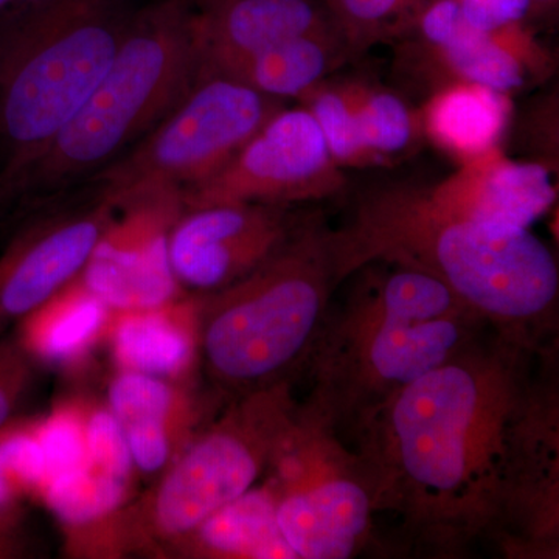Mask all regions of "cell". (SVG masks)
Instances as JSON below:
<instances>
[{
    "mask_svg": "<svg viewBox=\"0 0 559 559\" xmlns=\"http://www.w3.org/2000/svg\"><path fill=\"white\" fill-rule=\"evenodd\" d=\"M463 17L477 31L496 33L524 24L532 16L530 0H457Z\"/></svg>",
    "mask_w": 559,
    "mask_h": 559,
    "instance_id": "obj_30",
    "label": "cell"
},
{
    "mask_svg": "<svg viewBox=\"0 0 559 559\" xmlns=\"http://www.w3.org/2000/svg\"><path fill=\"white\" fill-rule=\"evenodd\" d=\"M22 498L20 489L10 479L7 471L0 465V516L17 520V507Z\"/></svg>",
    "mask_w": 559,
    "mask_h": 559,
    "instance_id": "obj_31",
    "label": "cell"
},
{
    "mask_svg": "<svg viewBox=\"0 0 559 559\" xmlns=\"http://www.w3.org/2000/svg\"><path fill=\"white\" fill-rule=\"evenodd\" d=\"M510 114L509 94L454 83L433 92L419 120L429 140L465 162L498 146Z\"/></svg>",
    "mask_w": 559,
    "mask_h": 559,
    "instance_id": "obj_20",
    "label": "cell"
},
{
    "mask_svg": "<svg viewBox=\"0 0 559 559\" xmlns=\"http://www.w3.org/2000/svg\"><path fill=\"white\" fill-rule=\"evenodd\" d=\"M348 277L356 283L330 308L308 364L307 407L337 433L489 330L428 272L371 261Z\"/></svg>",
    "mask_w": 559,
    "mask_h": 559,
    "instance_id": "obj_3",
    "label": "cell"
},
{
    "mask_svg": "<svg viewBox=\"0 0 559 559\" xmlns=\"http://www.w3.org/2000/svg\"><path fill=\"white\" fill-rule=\"evenodd\" d=\"M116 215L81 282L112 311L148 310L187 296L173 274L168 242L182 215V190L162 186L112 201Z\"/></svg>",
    "mask_w": 559,
    "mask_h": 559,
    "instance_id": "obj_11",
    "label": "cell"
},
{
    "mask_svg": "<svg viewBox=\"0 0 559 559\" xmlns=\"http://www.w3.org/2000/svg\"><path fill=\"white\" fill-rule=\"evenodd\" d=\"M134 11L130 0H35L0 16V209L100 83Z\"/></svg>",
    "mask_w": 559,
    "mask_h": 559,
    "instance_id": "obj_4",
    "label": "cell"
},
{
    "mask_svg": "<svg viewBox=\"0 0 559 559\" xmlns=\"http://www.w3.org/2000/svg\"><path fill=\"white\" fill-rule=\"evenodd\" d=\"M554 352L492 330L409 382L355 429L374 509L440 551L500 540L522 511L558 495Z\"/></svg>",
    "mask_w": 559,
    "mask_h": 559,
    "instance_id": "obj_1",
    "label": "cell"
},
{
    "mask_svg": "<svg viewBox=\"0 0 559 559\" xmlns=\"http://www.w3.org/2000/svg\"><path fill=\"white\" fill-rule=\"evenodd\" d=\"M352 55L401 36L409 27L404 0H322Z\"/></svg>",
    "mask_w": 559,
    "mask_h": 559,
    "instance_id": "obj_25",
    "label": "cell"
},
{
    "mask_svg": "<svg viewBox=\"0 0 559 559\" xmlns=\"http://www.w3.org/2000/svg\"><path fill=\"white\" fill-rule=\"evenodd\" d=\"M105 342L117 370L189 380L200 367L197 296L187 294L148 310L112 311Z\"/></svg>",
    "mask_w": 559,
    "mask_h": 559,
    "instance_id": "obj_17",
    "label": "cell"
},
{
    "mask_svg": "<svg viewBox=\"0 0 559 559\" xmlns=\"http://www.w3.org/2000/svg\"><path fill=\"white\" fill-rule=\"evenodd\" d=\"M352 57L336 28L308 33L260 51L221 76H229L277 100H300Z\"/></svg>",
    "mask_w": 559,
    "mask_h": 559,
    "instance_id": "obj_21",
    "label": "cell"
},
{
    "mask_svg": "<svg viewBox=\"0 0 559 559\" xmlns=\"http://www.w3.org/2000/svg\"><path fill=\"white\" fill-rule=\"evenodd\" d=\"M426 2H428V0H404V7H406L407 16H409V25L412 24V21H414L415 14L421 10V7L425 5Z\"/></svg>",
    "mask_w": 559,
    "mask_h": 559,
    "instance_id": "obj_35",
    "label": "cell"
},
{
    "mask_svg": "<svg viewBox=\"0 0 559 559\" xmlns=\"http://www.w3.org/2000/svg\"><path fill=\"white\" fill-rule=\"evenodd\" d=\"M426 191L437 207L457 218L525 229L557 200L549 167L510 159L499 146L463 162Z\"/></svg>",
    "mask_w": 559,
    "mask_h": 559,
    "instance_id": "obj_16",
    "label": "cell"
},
{
    "mask_svg": "<svg viewBox=\"0 0 559 559\" xmlns=\"http://www.w3.org/2000/svg\"><path fill=\"white\" fill-rule=\"evenodd\" d=\"M559 0H530L532 5V16H546V14L557 13Z\"/></svg>",
    "mask_w": 559,
    "mask_h": 559,
    "instance_id": "obj_33",
    "label": "cell"
},
{
    "mask_svg": "<svg viewBox=\"0 0 559 559\" xmlns=\"http://www.w3.org/2000/svg\"><path fill=\"white\" fill-rule=\"evenodd\" d=\"M22 540L17 535V520L0 516V559L21 557Z\"/></svg>",
    "mask_w": 559,
    "mask_h": 559,
    "instance_id": "obj_32",
    "label": "cell"
},
{
    "mask_svg": "<svg viewBox=\"0 0 559 559\" xmlns=\"http://www.w3.org/2000/svg\"><path fill=\"white\" fill-rule=\"evenodd\" d=\"M165 557L202 559L293 558L275 514V495L267 480L210 514L180 538Z\"/></svg>",
    "mask_w": 559,
    "mask_h": 559,
    "instance_id": "obj_18",
    "label": "cell"
},
{
    "mask_svg": "<svg viewBox=\"0 0 559 559\" xmlns=\"http://www.w3.org/2000/svg\"><path fill=\"white\" fill-rule=\"evenodd\" d=\"M352 114L364 167L406 153L421 132L419 116L399 95L360 83L341 84Z\"/></svg>",
    "mask_w": 559,
    "mask_h": 559,
    "instance_id": "obj_23",
    "label": "cell"
},
{
    "mask_svg": "<svg viewBox=\"0 0 559 559\" xmlns=\"http://www.w3.org/2000/svg\"><path fill=\"white\" fill-rule=\"evenodd\" d=\"M193 9L194 0H156L134 11L100 83L24 173L9 207L86 183L178 108L200 80Z\"/></svg>",
    "mask_w": 559,
    "mask_h": 559,
    "instance_id": "obj_5",
    "label": "cell"
},
{
    "mask_svg": "<svg viewBox=\"0 0 559 559\" xmlns=\"http://www.w3.org/2000/svg\"><path fill=\"white\" fill-rule=\"evenodd\" d=\"M110 316L112 310L75 277L17 323V342L33 360L75 366L105 341Z\"/></svg>",
    "mask_w": 559,
    "mask_h": 559,
    "instance_id": "obj_19",
    "label": "cell"
},
{
    "mask_svg": "<svg viewBox=\"0 0 559 559\" xmlns=\"http://www.w3.org/2000/svg\"><path fill=\"white\" fill-rule=\"evenodd\" d=\"M264 479L296 559H347L366 549L377 513L369 471L308 407H300Z\"/></svg>",
    "mask_w": 559,
    "mask_h": 559,
    "instance_id": "obj_8",
    "label": "cell"
},
{
    "mask_svg": "<svg viewBox=\"0 0 559 559\" xmlns=\"http://www.w3.org/2000/svg\"><path fill=\"white\" fill-rule=\"evenodd\" d=\"M282 108L229 76H202L170 116L86 183L109 200L151 187L190 189L216 175Z\"/></svg>",
    "mask_w": 559,
    "mask_h": 559,
    "instance_id": "obj_9",
    "label": "cell"
},
{
    "mask_svg": "<svg viewBox=\"0 0 559 559\" xmlns=\"http://www.w3.org/2000/svg\"><path fill=\"white\" fill-rule=\"evenodd\" d=\"M344 173L310 110L282 108L216 175L182 190L186 209L237 202L290 205L334 197Z\"/></svg>",
    "mask_w": 559,
    "mask_h": 559,
    "instance_id": "obj_10",
    "label": "cell"
},
{
    "mask_svg": "<svg viewBox=\"0 0 559 559\" xmlns=\"http://www.w3.org/2000/svg\"><path fill=\"white\" fill-rule=\"evenodd\" d=\"M304 221L263 202L186 209L168 242L173 274L191 296L226 288L285 248Z\"/></svg>",
    "mask_w": 559,
    "mask_h": 559,
    "instance_id": "obj_12",
    "label": "cell"
},
{
    "mask_svg": "<svg viewBox=\"0 0 559 559\" xmlns=\"http://www.w3.org/2000/svg\"><path fill=\"white\" fill-rule=\"evenodd\" d=\"M336 28L322 0H194L191 36L200 79L299 36Z\"/></svg>",
    "mask_w": 559,
    "mask_h": 559,
    "instance_id": "obj_14",
    "label": "cell"
},
{
    "mask_svg": "<svg viewBox=\"0 0 559 559\" xmlns=\"http://www.w3.org/2000/svg\"><path fill=\"white\" fill-rule=\"evenodd\" d=\"M87 463L117 479L131 481L132 459L119 419L106 404L83 403Z\"/></svg>",
    "mask_w": 559,
    "mask_h": 559,
    "instance_id": "obj_28",
    "label": "cell"
},
{
    "mask_svg": "<svg viewBox=\"0 0 559 559\" xmlns=\"http://www.w3.org/2000/svg\"><path fill=\"white\" fill-rule=\"evenodd\" d=\"M403 35H412V49L426 51V64L444 79L441 87L471 83L510 94L524 86L518 25L477 31L463 17L457 0H428Z\"/></svg>",
    "mask_w": 559,
    "mask_h": 559,
    "instance_id": "obj_15",
    "label": "cell"
},
{
    "mask_svg": "<svg viewBox=\"0 0 559 559\" xmlns=\"http://www.w3.org/2000/svg\"><path fill=\"white\" fill-rule=\"evenodd\" d=\"M106 406L121 426L145 421L201 425V406L183 382L139 371L117 370L108 385Z\"/></svg>",
    "mask_w": 559,
    "mask_h": 559,
    "instance_id": "obj_24",
    "label": "cell"
},
{
    "mask_svg": "<svg viewBox=\"0 0 559 559\" xmlns=\"http://www.w3.org/2000/svg\"><path fill=\"white\" fill-rule=\"evenodd\" d=\"M0 465L21 495H43L49 480V466L36 436L35 421L7 423L0 428Z\"/></svg>",
    "mask_w": 559,
    "mask_h": 559,
    "instance_id": "obj_27",
    "label": "cell"
},
{
    "mask_svg": "<svg viewBox=\"0 0 559 559\" xmlns=\"http://www.w3.org/2000/svg\"><path fill=\"white\" fill-rule=\"evenodd\" d=\"M33 362L20 342H0V428L9 423L27 392Z\"/></svg>",
    "mask_w": 559,
    "mask_h": 559,
    "instance_id": "obj_29",
    "label": "cell"
},
{
    "mask_svg": "<svg viewBox=\"0 0 559 559\" xmlns=\"http://www.w3.org/2000/svg\"><path fill=\"white\" fill-rule=\"evenodd\" d=\"M330 245L340 285L371 261L414 267L441 280L503 340L554 349L557 257L525 227L457 218L425 187L390 183L360 194Z\"/></svg>",
    "mask_w": 559,
    "mask_h": 559,
    "instance_id": "obj_2",
    "label": "cell"
},
{
    "mask_svg": "<svg viewBox=\"0 0 559 559\" xmlns=\"http://www.w3.org/2000/svg\"><path fill=\"white\" fill-rule=\"evenodd\" d=\"M114 215L116 204L95 190L91 200L43 213L11 238L0 253V334L79 277Z\"/></svg>",
    "mask_w": 559,
    "mask_h": 559,
    "instance_id": "obj_13",
    "label": "cell"
},
{
    "mask_svg": "<svg viewBox=\"0 0 559 559\" xmlns=\"http://www.w3.org/2000/svg\"><path fill=\"white\" fill-rule=\"evenodd\" d=\"M130 481L117 479L87 463L47 481L40 498L66 530L70 550L92 557L108 536L114 518L127 506Z\"/></svg>",
    "mask_w": 559,
    "mask_h": 559,
    "instance_id": "obj_22",
    "label": "cell"
},
{
    "mask_svg": "<svg viewBox=\"0 0 559 559\" xmlns=\"http://www.w3.org/2000/svg\"><path fill=\"white\" fill-rule=\"evenodd\" d=\"M35 430L49 466V480L87 465L83 401H66L55 407L46 418L35 421Z\"/></svg>",
    "mask_w": 559,
    "mask_h": 559,
    "instance_id": "obj_26",
    "label": "cell"
},
{
    "mask_svg": "<svg viewBox=\"0 0 559 559\" xmlns=\"http://www.w3.org/2000/svg\"><path fill=\"white\" fill-rule=\"evenodd\" d=\"M35 2V0H0V16L9 13L11 10L20 9V7L27 5V3Z\"/></svg>",
    "mask_w": 559,
    "mask_h": 559,
    "instance_id": "obj_34",
    "label": "cell"
},
{
    "mask_svg": "<svg viewBox=\"0 0 559 559\" xmlns=\"http://www.w3.org/2000/svg\"><path fill=\"white\" fill-rule=\"evenodd\" d=\"M340 286L330 229L304 221L288 245L198 299V359L230 399L290 384L308 367Z\"/></svg>",
    "mask_w": 559,
    "mask_h": 559,
    "instance_id": "obj_6",
    "label": "cell"
},
{
    "mask_svg": "<svg viewBox=\"0 0 559 559\" xmlns=\"http://www.w3.org/2000/svg\"><path fill=\"white\" fill-rule=\"evenodd\" d=\"M300 407L290 384L231 399L191 437L148 492L117 516L121 554L165 557L173 544L266 476Z\"/></svg>",
    "mask_w": 559,
    "mask_h": 559,
    "instance_id": "obj_7",
    "label": "cell"
}]
</instances>
